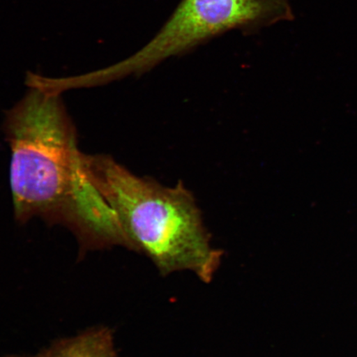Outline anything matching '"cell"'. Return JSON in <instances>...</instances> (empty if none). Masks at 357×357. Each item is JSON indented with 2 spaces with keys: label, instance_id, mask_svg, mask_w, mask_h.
Returning a JSON list of instances; mask_svg holds the SVG:
<instances>
[{
  "label": "cell",
  "instance_id": "cell-3",
  "mask_svg": "<svg viewBox=\"0 0 357 357\" xmlns=\"http://www.w3.org/2000/svg\"><path fill=\"white\" fill-rule=\"evenodd\" d=\"M294 19L289 0H181L159 33L130 57L77 75L79 89L102 86L150 70L231 30L245 33Z\"/></svg>",
  "mask_w": 357,
  "mask_h": 357
},
{
  "label": "cell",
  "instance_id": "cell-2",
  "mask_svg": "<svg viewBox=\"0 0 357 357\" xmlns=\"http://www.w3.org/2000/svg\"><path fill=\"white\" fill-rule=\"evenodd\" d=\"M89 178L117 216L128 248L149 257L163 275L194 272L211 282L221 253L209 243L193 195L134 175L105 155L84 154Z\"/></svg>",
  "mask_w": 357,
  "mask_h": 357
},
{
  "label": "cell",
  "instance_id": "cell-4",
  "mask_svg": "<svg viewBox=\"0 0 357 357\" xmlns=\"http://www.w3.org/2000/svg\"><path fill=\"white\" fill-rule=\"evenodd\" d=\"M33 357H119L113 336L106 329H93L61 341Z\"/></svg>",
  "mask_w": 357,
  "mask_h": 357
},
{
  "label": "cell",
  "instance_id": "cell-1",
  "mask_svg": "<svg viewBox=\"0 0 357 357\" xmlns=\"http://www.w3.org/2000/svg\"><path fill=\"white\" fill-rule=\"evenodd\" d=\"M10 186L17 220L65 225L86 248H128L113 209L89 178L60 93L30 87L8 112Z\"/></svg>",
  "mask_w": 357,
  "mask_h": 357
}]
</instances>
